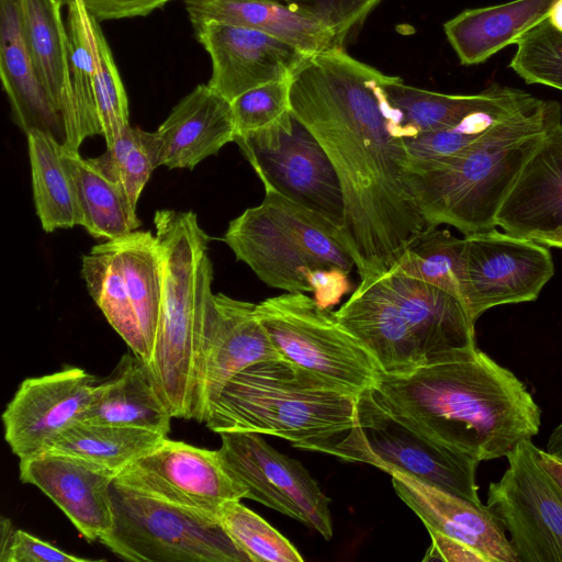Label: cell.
<instances>
[{
    "instance_id": "obj_20",
    "label": "cell",
    "mask_w": 562,
    "mask_h": 562,
    "mask_svg": "<svg viewBox=\"0 0 562 562\" xmlns=\"http://www.w3.org/2000/svg\"><path fill=\"white\" fill-rule=\"evenodd\" d=\"M235 136L231 102L207 83L182 98L156 132H146L155 168L169 169H193Z\"/></svg>"
},
{
    "instance_id": "obj_31",
    "label": "cell",
    "mask_w": 562,
    "mask_h": 562,
    "mask_svg": "<svg viewBox=\"0 0 562 562\" xmlns=\"http://www.w3.org/2000/svg\"><path fill=\"white\" fill-rule=\"evenodd\" d=\"M36 214L45 232L80 225L71 173L63 145L52 135L33 130L26 134Z\"/></svg>"
},
{
    "instance_id": "obj_11",
    "label": "cell",
    "mask_w": 562,
    "mask_h": 562,
    "mask_svg": "<svg viewBox=\"0 0 562 562\" xmlns=\"http://www.w3.org/2000/svg\"><path fill=\"white\" fill-rule=\"evenodd\" d=\"M538 451L526 439L506 456L508 467L490 483L486 506L509 533L519 562H562V491Z\"/></svg>"
},
{
    "instance_id": "obj_49",
    "label": "cell",
    "mask_w": 562,
    "mask_h": 562,
    "mask_svg": "<svg viewBox=\"0 0 562 562\" xmlns=\"http://www.w3.org/2000/svg\"><path fill=\"white\" fill-rule=\"evenodd\" d=\"M544 451L562 460V422L549 436Z\"/></svg>"
},
{
    "instance_id": "obj_50",
    "label": "cell",
    "mask_w": 562,
    "mask_h": 562,
    "mask_svg": "<svg viewBox=\"0 0 562 562\" xmlns=\"http://www.w3.org/2000/svg\"><path fill=\"white\" fill-rule=\"evenodd\" d=\"M540 244L546 245L547 247H559L562 248V228H559L554 232L536 236L531 238Z\"/></svg>"
},
{
    "instance_id": "obj_23",
    "label": "cell",
    "mask_w": 562,
    "mask_h": 562,
    "mask_svg": "<svg viewBox=\"0 0 562 562\" xmlns=\"http://www.w3.org/2000/svg\"><path fill=\"white\" fill-rule=\"evenodd\" d=\"M496 224L528 238L562 228V122L543 135L504 201Z\"/></svg>"
},
{
    "instance_id": "obj_10",
    "label": "cell",
    "mask_w": 562,
    "mask_h": 562,
    "mask_svg": "<svg viewBox=\"0 0 562 562\" xmlns=\"http://www.w3.org/2000/svg\"><path fill=\"white\" fill-rule=\"evenodd\" d=\"M265 189H272L340 231L344 196L324 148L292 113L266 128L234 140Z\"/></svg>"
},
{
    "instance_id": "obj_30",
    "label": "cell",
    "mask_w": 562,
    "mask_h": 562,
    "mask_svg": "<svg viewBox=\"0 0 562 562\" xmlns=\"http://www.w3.org/2000/svg\"><path fill=\"white\" fill-rule=\"evenodd\" d=\"M398 123L400 137L452 127L465 116L502 98L508 87L493 86L476 94H446L405 85L391 76L384 85Z\"/></svg>"
},
{
    "instance_id": "obj_21",
    "label": "cell",
    "mask_w": 562,
    "mask_h": 562,
    "mask_svg": "<svg viewBox=\"0 0 562 562\" xmlns=\"http://www.w3.org/2000/svg\"><path fill=\"white\" fill-rule=\"evenodd\" d=\"M378 276L409 326L424 364L476 345L475 323L457 297L396 266Z\"/></svg>"
},
{
    "instance_id": "obj_9",
    "label": "cell",
    "mask_w": 562,
    "mask_h": 562,
    "mask_svg": "<svg viewBox=\"0 0 562 562\" xmlns=\"http://www.w3.org/2000/svg\"><path fill=\"white\" fill-rule=\"evenodd\" d=\"M255 311L283 359L357 396L374 384L381 372L375 358L314 297L286 292Z\"/></svg>"
},
{
    "instance_id": "obj_45",
    "label": "cell",
    "mask_w": 562,
    "mask_h": 562,
    "mask_svg": "<svg viewBox=\"0 0 562 562\" xmlns=\"http://www.w3.org/2000/svg\"><path fill=\"white\" fill-rule=\"evenodd\" d=\"M98 20H120L146 16L173 0H81Z\"/></svg>"
},
{
    "instance_id": "obj_12",
    "label": "cell",
    "mask_w": 562,
    "mask_h": 562,
    "mask_svg": "<svg viewBox=\"0 0 562 562\" xmlns=\"http://www.w3.org/2000/svg\"><path fill=\"white\" fill-rule=\"evenodd\" d=\"M221 460L229 475L246 490L245 498L289 516L333 537L330 499L297 460L280 453L260 434L221 432Z\"/></svg>"
},
{
    "instance_id": "obj_7",
    "label": "cell",
    "mask_w": 562,
    "mask_h": 562,
    "mask_svg": "<svg viewBox=\"0 0 562 562\" xmlns=\"http://www.w3.org/2000/svg\"><path fill=\"white\" fill-rule=\"evenodd\" d=\"M113 524L99 541L135 562H250L216 517L133 491L113 481Z\"/></svg>"
},
{
    "instance_id": "obj_33",
    "label": "cell",
    "mask_w": 562,
    "mask_h": 562,
    "mask_svg": "<svg viewBox=\"0 0 562 562\" xmlns=\"http://www.w3.org/2000/svg\"><path fill=\"white\" fill-rule=\"evenodd\" d=\"M532 99L531 94L522 90L509 88L502 98L472 112L452 127L404 137L407 168L434 166L457 156Z\"/></svg>"
},
{
    "instance_id": "obj_27",
    "label": "cell",
    "mask_w": 562,
    "mask_h": 562,
    "mask_svg": "<svg viewBox=\"0 0 562 562\" xmlns=\"http://www.w3.org/2000/svg\"><path fill=\"white\" fill-rule=\"evenodd\" d=\"M557 1L513 0L464 10L447 21L443 30L462 65L481 64L547 20Z\"/></svg>"
},
{
    "instance_id": "obj_28",
    "label": "cell",
    "mask_w": 562,
    "mask_h": 562,
    "mask_svg": "<svg viewBox=\"0 0 562 562\" xmlns=\"http://www.w3.org/2000/svg\"><path fill=\"white\" fill-rule=\"evenodd\" d=\"M104 391L80 422L142 428L168 436L173 418L158 395L147 363L133 351L125 353Z\"/></svg>"
},
{
    "instance_id": "obj_13",
    "label": "cell",
    "mask_w": 562,
    "mask_h": 562,
    "mask_svg": "<svg viewBox=\"0 0 562 562\" xmlns=\"http://www.w3.org/2000/svg\"><path fill=\"white\" fill-rule=\"evenodd\" d=\"M463 305L473 323L487 310L538 297L554 274L548 247L495 228L464 236Z\"/></svg>"
},
{
    "instance_id": "obj_35",
    "label": "cell",
    "mask_w": 562,
    "mask_h": 562,
    "mask_svg": "<svg viewBox=\"0 0 562 562\" xmlns=\"http://www.w3.org/2000/svg\"><path fill=\"white\" fill-rule=\"evenodd\" d=\"M81 277L103 315L136 356L146 363L150 353L132 305L117 256L108 240L82 257Z\"/></svg>"
},
{
    "instance_id": "obj_44",
    "label": "cell",
    "mask_w": 562,
    "mask_h": 562,
    "mask_svg": "<svg viewBox=\"0 0 562 562\" xmlns=\"http://www.w3.org/2000/svg\"><path fill=\"white\" fill-rule=\"evenodd\" d=\"M2 562H95L67 553L53 544L24 531L15 529L7 548L0 552Z\"/></svg>"
},
{
    "instance_id": "obj_43",
    "label": "cell",
    "mask_w": 562,
    "mask_h": 562,
    "mask_svg": "<svg viewBox=\"0 0 562 562\" xmlns=\"http://www.w3.org/2000/svg\"><path fill=\"white\" fill-rule=\"evenodd\" d=\"M330 27L344 48L381 0H278Z\"/></svg>"
},
{
    "instance_id": "obj_6",
    "label": "cell",
    "mask_w": 562,
    "mask_h": 562,
    "mask_svg": "<svg viewBox=\"0 0 562 562\" xmlns=\"http://www.w3.org/2000/svg\"><path fill=\"white\" fill-rule=\"evenodd\" d=\"M258 206L231 221L224 241L267 285L285 292H311L315 269L347 273L355 261L337 228L272 189Z\"/></svg>"
},
{
    "instance_id": "obj_32",
    "label": "cell",
    "mask_w": 562,
    "mask_h": 562,
    "mask_svg": "<svg viewBox=\"0 0 562 562\" xmlns=\"http://www.w3.org/2000/svg\"><path fill=\"white\" fill-rule=\"evenodd\" d=\"M117 256L147 349L153 352L162 294V265L156 235L134 231L109 240Z\"/></svg>"
},
{
    "instance_id": "obj_16",
    "label": "cell",
    "mask_w": 562,
    "mask_h": 562,
    "mask_svg": "<svg viewBox=\"0 0 562 562\" xmlns=\"http://www.w3.org/2000/svg\"><path fill=\"white\" fill-rule=\"evenodd\" d=\"M103 391L104 382L81 368L25 379L1 416L5 442L19 460L42 453Z\"/></svg>"
},
{
    "instance_id": "obj_52",
    "label": "cell",
    "mask_w": 562,
    "mask_h": 562,
    "mask_svg": "<svg viewBox=\"0 0 562 562\" xmlns=\"http://www.w3.org/2000/svg\"><path fill=\"white\" fill-rule=\"evenodd\" d=\"M55 1L59 2L63 5H65V4L67 5L70 0H55Z\"/></svg>"
},
{
    "instance_id": "obj_48",
    "label": "cell",
    "mask_w": 562,
    "mask_h": 562,
    "mask_svg": "<svg viewBox=\"0 0 562 562\" xmlns=\"http://www.w3.org/2000/svg\"><path fill=\"white\" fill-rule=\"evenodd\" d=\"M538 456L542 467L562 491V460L551 456L544 449H539Z\"/></svg>"
},
{
    "instance_id": "obj_3",
    "label": "cell",
    "mask_w": 562,
    "mask_h": 562,
    "mask_svg": "<svg viewBox=\"0 0 562 562\" xmlns=\"http://www.w3.org/2000/svg\"><path fill=\"white\" fill-rule=\"evenodd\" d=\"M561 122L555 101L533 98L457 156L407 168L426 229L448 224L465 235L497 226V214L547 131Z\"/></svg>"
},
{
    "instance_id": "obj_36",
    "label": "cell",
    "mask_w": 562,
    "mask_h": 562,
    "mask_svg": "<svg viewBox=\"0 0 562 562\" xmlns=\"http://www.w3.org/2000/svg\"><path fill=\"white\" fill-rule=\"evenodd\" d=\"M463 251L464 237L458 238L448 229L429 228L405 249L394 266L445 290L463 304Z\"/></svg>"
},
{
    "instance_id": "obj_22",
    "label": "cell",
    "mask_w": 562,
    "mask_h": 562,
    "mask_svg": "<svg viewBox=\"0 0 562 562\" xmlns=\"http://www.w3.org/2000/svg\"><path fill=\"white\" fill-rule=\"evenodd\" d=\"M386 374H408L424 364L415 337L379 276L360 280L335 312Z\"/></svg>"
},
{
    "instance_id": "obj_19",
    "label": "cell",
    "mask_w": 562,
    "mask_h": 562,
    "mask_svg": "<svg viewBox=\"0 0 562 562\" xmlns=\"http://www.w3.org/2000/svg\"><path fill=\"white\" fill-rule=\"evenodd\" d=\"M396 495L418 516L426 529L451 538L477 552L485 562H519L497 516L482 503L392 471Z\"/></svg>"
},
{
    "instance_id": "obj_5",
    "label": "cell",
    "mask_w": 562,
    "mask_h": 562,
    "mask_svg": "<svg viewBox=\"0 0 562 562\" xmlns=\"http://www.w3.org/2000/svg\"><path fill=\"white\" fill-rule=\"evenodd\" d=\"M358 396L283 359L255 363L224 386L204 422L217 434L257 432L307 450L349 430Z\"/></svg>"
},
{
    "instance_id": "obj_2",
    "label": "cell",
    "mask_w": 562,
    "mask_h": 562,
    "mask_svg": "<svg viewBox=\"0 0 562 562\" xmlns=\"http://www.w3.org/2000/svg\"><path fill=\"white\" fill-rule=\"evenodd\" d=\"M368 391L405 425L477 462L506 458L541 425L526 384L476 345L408 374L380 372Z\"/></svg>"
},
{
    "instance_id": "obj_15",
    "label": "cell",
    "mask_w": 562,
    "mask_h": 562,
    "mask_svg": "<svg viewBox=\"0 0 562 562\" xmlns=\"http://www.w3.org/2000/svg\"><path fill=\"white\" fill-rule=\"evenodd\" d=\"M256 304L213 294L204 299L194 417L204 423L224 386L244 369L282 358L256 315Z\"/></svg>"
},
{
    "instance_id": "obj_47",
    "label": "cell",
    "mask_w": 562,
    "mask_h": 562,
    "mask_svg": "<svg viewBox=\"0 0 562 562\" xmlns=\"http://www.w3.org/2000/svg\"><path fill=\"white\" fill-rule=\"evenodd\" d=\"M429 535L431 544L423 561L485 562L477 552L451 538L435 531H429Z\"/></svg>"
},
{
    "instance_id": "obj_42",
    "label": "cell",
    "mask_w": 562,
    "mask_h": 562,
    "mask_svg": "<svg viewBox=\"0 0 562 562\" xmlns=\"http://www.w3.org/2000/svg\"><path fill=\"white\" fill-rule=\"evenodd\" d=\"M231 105L236 135L273 125L291 112L290 78L250 89Z\"/></svg>"
},
{
    "instance_id": "obj_39",
    "label": "cell",
    "mask_w": 562,
    "mask_h": 562,
    "mask_svg": "<svg viewBox=\"0 0 562 562\" xmlns=\"http://www.w3.org/2000/svg\"><path fill=\"white\" fill-rule=\"evenodd\" d=\"M88 159L106 178L119 183L136 207L140 193L155 169L146 132L130 125L102 155Z\"/></svg>"
},
{
    "instance_id": "obj_17",
    "label": "cell",
    "mask_w": 562,
    "mask_h": 562,
    "mask_svg": "<svg viewBox=\"0 0 562 562\" xmlns=\"http://www.w3.org/2000/svg\"><path fill=\"white\" fill-rule=\"evenodd\" d=\"M212 61L207 85L232 102L244 92L288 79L307 56L272 35L244 26L207 21L193 26Z\"/></svg>"
},
{
    "instance_id": "obj_1",
    "label": "cell",
    "mask_w": 562,
    "mask_h": 562,
    "mask_svg": "<svg viewBox=\"0 0 562 562\" xmlns=\"http://www.w3.org/2000/svg\"><path fill=\"white\" fill-rule=\"evenodd\" d=\"M390 77L344 48L305 56L290 77L291 111L339 178V236L360 280L389 270L426 231L406 181L407 156L384 88Z\"/></svg>"
},
{
    "instance_id": "obj_41",
    "label": "cell",
    "mask_w": 562,
    "mask_h": 562,
    "mask_svg": "<svg viewBox=\"0 0 562 562\" xmlns=\"http://www.w3.org/2000/svg\"><path fill=\"white\" fill-rule=\"evenodd\" d=\"M510 68L532 85L562 91V32L544 20L517 43Z\"/></svg>"
},
{
    "instance_id": "obj_46",
    "label": "cell",
    "mask_w": 562,
    "mask_h": 562,
    "mask_svg": "<svg viewBox=\"0 0 562 562\" xmlns=\"http://www.w3.org/2000/svg\"><path fill=\"white\" fill-rule=\"evenodd\" d=\"M348 274L349 273L336 268L310 271L307 282L316 303L325 308L337 304L350 290Z\"/></svg>"
},
{
    "instance_id": "obj_51",
    "label": "cell",
    "mask_w": 562,
    "mask_h": 562,
    "mask_svg": "<svg viewBox=\"0 0 562 562\" xmlns=\"http://www.w3.org/2000/svg\"><path fill=\"white\" fill-rule=\"evenodd\" d=\"M548 21L552 26L562 32V0H558L553 4Z\"/></svg>"
},
{
    "instance_id": "obj_25",
    "label": "cell",
    "mask_w": 562,
    "mask_h": 562,
    "mask_svg": "<svg viewBox=\"0 0 562 562\" xmlns=\"http://www.w3.org/2000/svg\"><path fill=\"white\" fill-rule=\"evenodd\" d=\"M0 77L15 124L25 133L41 131L63 146V120L49 99L27 50L19 0H0Z\"/></svg>"
},
{
    "instance_id": "obj_8",
    "label": "cell",
    "mask_w": 562,
    "mask_h": 562,
    "mask_svg": "<svg viewBox=\"0 0 562 562\" xmlns=\"http://www.w3.org/2000/svg\"><path fill=\"white\" fill-rule=\"evenodd\" d=\"M310 451L368 463L386 473L401 472L481 503L476 484L480 462L405 425L383 409L368 390L358 395L355 425L337 438L313 446Z\"/></svg>"
},
{
    "instance_id": "obj_38",
    "label": "cell",
    "mask_w": 562,
    "mask_h": 562,
    "mask_svg": "<svg viewBox=\"0 0 562 562\" xmlns=\"http://www.w3.org/2000/svg\"><path fill=\"white\" fill-rule=\"evenodd\" d=\"M217 519L250 562H302L297 549L240 499L225 503Z\"/></svg>"
},
{
    "instance_id": "obj_18",
    "label": "cell",
    "mask_w": 562,
    "mask_h": 562,
    "mask_svg": "<svg viewBox=\"0 0 562 562\" xmlns=\"http://www.w3.org/2000/svg\"><path fill=\"white\" fill-rule=\"evenodd\" d=\"M19 472L20 480L48 496L87 540H99L111 529L115 472L79 457L48 451L21 459Z\"/></svg>"
},
{
    "instance_id": "obj_24",
    "label": "cell",
    "mask_w": 562,
    "mask_h": 562,
    "mask_svg": "<svg viewBox=\"0 0 562 562\" xmlns=\"http://www.w3.org/2000/svg\"><path fill=\"white\" fill-rule=\"evenodd\" d=\"M23 37L36 72L59 113L65 147L79 151L76 112L70 79L69 37L55 0H19Z\"/></svg>"
},
{
    "instance_id": "obj_37",
    "label": "cell",
    "mask_w": 562,
    "mask_h": 562,
    "mask_svg": "<svg viewBox=\"0 0 562 562\" xmlns=\"http://www.w3.org/2000/svg\"><path fill=\"white\" fill-rule=\"evenodd\" d=\"M70 79L78 135L81 143L94 135H102L94 99L95 63L92 25L95 18L81 0L67 4Z\"/></svg>"
},
{
    "instance_id": "obj_34",
    "label": "cell",
    "mask_w": 562,
    "mask_h": 562,
    "mask_svg": "<svg viewBox=\"0 0 562 562\" xmlns=\"http://www.w3.org/2000/svg\"><path fill=\"white\" fill-rule=\"evenodd\" d=\"M165 437L164 434L142 428L78 422L63 431L43 452L79 457L119 475Z\"/></svg>"
},
{
    "instance_id": "obj_40",
    "label": "cell",
    "mask_w": 562,
    "mask_h": 562,
    "mask_svg": "<svg viewBox=\"0 0 562 562\" xmlns=\"http://www.w3.org/2000/svg\"><path fill=\"white\" fill-rule=\"evenodd\" d=\"M95 19L92 43L95 63L94 99L102 135L106 147L130 126L126 92L111 49Z\"/></svg>"
},
{
    "instance_id": "obj_29",
    "label": "cell",
    "mask_w": 562,
    "mask_h": 562,
    "mask_svg": "<svg viewBox=\"0 0 562 562\" xmlns=\"http://www.w3.org/2000/svg\"><path fill=\"white\" fill-rule=\"evenodd\" d=\"M63 158L76 188L80 225L108 240L136 231L140 221L124 189L100 172L79 151L63 146Z\"/></svg>"
},
{
    "instance_id": "obj_26",
    "label": "cell",
    "mask_w": 562,
    "mask_h": 562,
    "mask_svg": "<svg viewBox=\"0 0 562 562\" xmlns=\"http://www.w3.org/2000/svg\"><path fill=\"white\" fill-rule=\"evenodd\" d=\"M192 26L217 21L272 35L306 55L342 48L334 31L278 0H184Z\"/></svg>"
},
{
    "instance_id": "obj_4",
    "label": "cell",
    "mask_w": 562,
    "mask_h": 562,
    "mask_svg": "<svg viewBox=\"0 0 562 562\" xmlns=\"http://www.w3.org/2000/svg\"><path fill=\"white\" fill-rule=\"evenodd\" d=\"M154 224L161 254L162 294L147 366L171 416L193 419L203 305L213 279L209 236L191 211H157Z\"/></svg>"
},
{
    "instance_id": "obj_14",
    "label": "cell",
    "mask_w": 562,
    "mask_h": 562,
    "mask_svg": "<svg viewBox=\"0 0 562 562\" xmlns=\"http://www.w3.org/2000/svg\"><path fill=\"white\" fill-rule=\"evenodd\" d=\"M115 481L138 493L216 518L225 503L243 499L246 494L225 469L218 450L168 437L121 471Z\"/></svg>"
}]
</instances>
